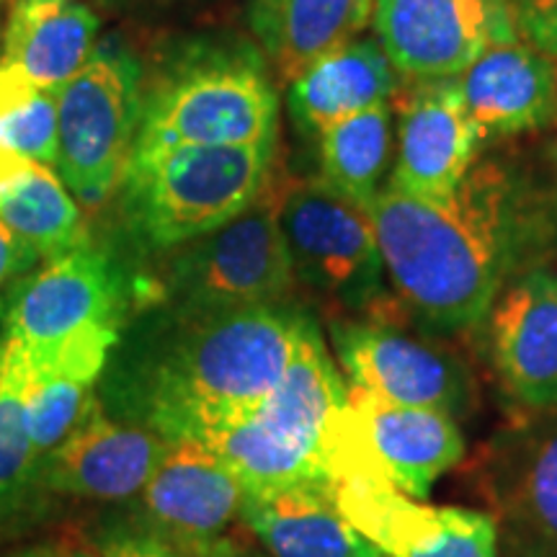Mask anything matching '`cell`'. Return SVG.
I'll return each mask as SVG.
<instances>
[{"label": "cell", "instance_id": "83f0119b", "mask_svg": "<svg viewBox=\"0 0 557 557\" xmlns=\"http://www.w3.org/2000/svg\"><path fill=\"white\" fill-rule=\"evenodd\" d=\"M519 39L557 60V0H511Z\"/></svg>", "mask_w": 557, "mask_h": 557}, {"label": "cell", "instance_id": "4dcf8cb0", "mask_svg": "<svg viewBox=\"0 0 557 557\" xmlns=\"http://www.w3.org/2000/svg\"><path fill=\"white\" fill-rule=\"evenodd\" d=\"M62 557H99V553H96V549L88 547V545H73V547L65 549V555H62Z\"/></svg>", "mask_w": 557, "mask_h": 557}, {"label": "cell", "instance_id": "7c38bea8", "mask_svg": "<svg viewBox=\"0 0 557 557\" xmlns=\"http://www.w3.org/2000/svg\"><path fill=\"white\" fill-rule=\"evenodd\" d=\"M380 47L413 83L455 81L493 47L519 39L511 0H374Z\"/></svg>", "mask_w": 557, "mask_h": 557}, {"label": "cell", "instance_id": "ffe728a7", "mask_svg": "<svg viewBox=\"0 0 557 557\" xmlns=\"http://www.w3.org/2000/svg\"><path fill=\"white\" fill-rule=\"evenodd\" d=\"M400 81L380 41L357 37L289 83L292 122L305 135H320L346 116L395 101Z\"/></svg>", "mask_w": 557, "mask_h": 557}, {"label": "cell", "instance_id": "603a6c76", "mask_svg": "<svg viewBox=\"0 0 557 557\" xmlns=\"http://www.w3.org/2000/svg\"><path fill=\"white\" fill-rule=\"evenodd\" d=\"M96 32L99 18L78 0H13L0 60L34 86L60 94L94 54Z\"/></svg>", "mask_w": 557, "mask_h": 557}, {"label": "cell", "instance_id": "4316f807", "mask_svg": "<svg viewBox=\"0 0 557 557\" xmlns=\"http://www.w3.org/2000/svg\"><path fill=\"white\" fill-rule=\"evenodd\" d=\"M0 150L54 165L58 94L34 86L0 60Z\"/></svg>", "mask_w": 557, "mask_h": 557}, {"label": "cell", "instance_id": "52a82bcc", "mask_svg": "<svg viewBox=\"0 0 557 557\" xmlns=\"http://www.w3.org/2000/svg\"><path fill=\"white\" fill-rule=\"evenodd\" d=\"M143 111V70L124 47H96L58 94V173L86 207L120 186Z\"/></svg>", "mask_w": 557, "mask_h": 557}, {"label": "cell", "instance_id": "d6986e66", "mask_svg": "<svg viewBox=\"0 0 557 557\" xmlns=\"http://www.w3.org/2000/svg\"><path fill=\"white\" fill-rule=\"evenodd\" d=\"M491 483L506 555L557 557V423L508 449Z\"/></svg>", "mask_w": 557, "mask_h": 557}, {"label": "cell", "instance_id": "f546056e", "mask_svg": "<svg viewBox=\"0 0 557 557\" xmlns=\"http://www.w3.org/2000/svg\"><path fill=\"white\" fill-rule=\"evenodd\" d=\"M39 261L41 259L37 250L21 238L18 233H13L9 225L0 222V287H9V284L18 282V278L29 274Z\"/></svg>", "mask_w": 557, "mask_h": 557}, {"label": "cell", "instance_id": "6da1fadb", "mask_svg": "<svg viewBox=\"0 0 557 557\" xmlns=\"http://www.w3.org/2000/svg\"><path fill=\"white\" fill-rule=\"evenodd\" d=\"M369 212L387 282L408 315L436 333L470 331L491 315L521 230V197L504 169L475 163L442 199L385 186Z\"/></svg>", "mask_w": 557, "mask_h": 557}, {"label": "cell", "instance_id": "30bf717a", "mask_svg": "<svg viewBox=\"0 0 557 557\" xmlns=\"http://www.w3.org/2000/svg\"><path fill=\"white\" fill-rule=\"evenodd\" d=\"M124 282L116 263L86 246L54 256L11 284L0 302L3 336L29 359L88 341H120Z\"/></svg>", "mask_w": 557, "mask_h": 557}, {"label": "cell", "instance_id": "d4e9b609", "mask_svg": "<svg viewBox=\"0 0 557 557\" xmlns=\"http://www.w3.org/2000/svg\"><path fill=\"white\" fill-rule=\"evenodd\" d=\"M395 158L393 107L346 116L318 135V178L354 205L372 209Z\"/></svg>", "mask_w": 557, "mask_h": 557}, {"label": "cell", "instance_id": "9a60e30c", "mask_svg": "<svg viewBox=\"0 0 557 557\" xmlns=\"http://www.w3.org/2000/svg\"><path fill=\"white\" fill-rule=\"evenodd\" d=\"M398 101L393 171L385 186L442 199L475 169L485 135L472 122L455 81L413 83Z\"/></svg>", "mask_w": 557, "mask_h": 557}, {"label": "cell", "instance_id": "7a4b0ae2", "mask_svg": "<svg viewBox=\"0 0 557 557\" xmlns=\"http://www.w3.org/2000/svg\"><path fill=\"white\" fill-rule=\"evenodd\" d=\"M310 320L287 302L184 318L135 393L148 429L165 442L201 438L253 410L284 377Z\"/></svg>", "mask_w": 557, "mask_h": 557}, {"label": "cell", "instance_id": "836d02e7", "mask_svg": "<svg viewBox=\"0 0 557 557\" xmlns=\"http://www.w3.org/2000/svg\"><path fill=\"white\" fill-rule=\"evenodd\" d=\"M5 3H13V0H0V16H3V5Z\"/></svg>", "mask_w": 557, "mask_h": 557}, {"label": "cell", "instance_id": "5b68a950", "mask_svg": "<svg viewBox=\"0 0 557 557\" xmlns=\"http://www.w3.org/2000/svg\"><path fill=\"white\" fill-rule=\"evenodd\" d=\"M278 96L263 54L238 47L186 60L143 99L129 156L186 145L276 143Z\"/></svg>", "mask_w": 557, "mask_h": 557}, {"label": "cell", "instance_id": "5bb4252c", "mask_svg": "<svg viewBox=\"0 0 557 557\" xmlns=\"http://www.w3.org/2000/svg\"><path fill=\"white\" fill-rule=\"evenodd\" d=\"M331 496L382 557H498V527L483 511L426 506L374 478L333 480Z\"/></svg>", "mask_w": 557, "mask_h": 557}, {"label": "cell", "instance_id": "277c9868", "mask_svg": "<svg viewBox=\"0 0 557 557\" xmlns=\"http://www.w3.org/2000/svg\"><path fill=\"white\" fill-rule=\"evenodd\" d=\"M276 143L186 145L129 156L122 207L137 238L178 248L235 220L271 184Z\"/></svg>", "mask_w": 557, "mask_h": 557}, {"label": "cell", "instance_id": "f1b7e54d", "mask_svg": "<svg viewBox=\"0 0 557 557\" xmlns=\"http://www.w3.org/2000/svg\"><path fill=\"white\" fill-rule=\"evenodd\" d=\"M101 557H184L145 527H114L99 537Z\"/></svg>", "mask_w": 557, "mask_h": 557}, {"label": "cell", "instance_id": "d6a6232c", "mask_svg": "<svg viewBox=\"0 0 557 557\" xmlns=\"http://www.w3.org/2000/svg\"><path fill=\"white\" fill-rule=\"evenodd\" d=\"M214 557H246V555H243V553H240V549H238V547H235V545H233V542H230V545H227L225 549H220V553H218V555H214Z\"/></svg>", "mask_w": 557, "mask_h": 557}, {"label": "cell", "instance_id": "ba28073f", "mask_svg": "<svg viewBox=\"0 0 557 557\" xmlns=\"http://www.w3.org/2000/svg\"><path fill=\"white\" fill-rule=\"evenodd\" d=\"M278 191L271 178L246 212L178 246L165 287L181 318L287 302L297 276L278 225Z\"/></svg>", "mask_w": 557, "mask_h": 557}, {"label": "cell", "instance_id": "1f68e13d", "mask_svg": "<svg viewBox=\"0 0 557 557\" xmlns=\"http://www.w3.org/2000/svg\"><path fill=\"white\" fill-rule=\"evenodd\" d=\"M13 557H58L52 547H32V549H24V553L13 555Z\"/></svg>", "mask_w": 557, "mask_h": 557}, {"label": "cell", "instance_id": "2e32d148", "mask_svg": "<svg viewBox=\"0 0 557 557\" xmlns=\"http://www.w3.org/2000/svg\"><path fill=\"white\" fill-rule=\"evenodd\" d=\"M491 346L506 393L529 410L557 413V271L534 269L500 292Z\"/></svg>", "mask_w": 557, "mask_h": 557}, {"label": "cell", "instance_id": "4fadbf2b", "mask_svg": "<svg viewBox=\"0 0 557 557\" xmlns=\"http://www.w3.org/2000/svg\"><path fill=\"white\" fill-rule=\"evenodd\" d=\"M246 491L199 438H171L139 498L143 527L184 557H214L243 513Z\"/></svg>", "mask_w": 557, "mask_h": 557}, {"label": "cell", "instance_id": "8fae6325", "mask_svg": "<svg viewBox=\"0 0 557 557\" xmlns=\"http://www.w3.org/2000/svg\"><path fill=\"white\" fill-rule=\"evenodd\" d=\"M398 299L372 315L333 318L331 344L348 385L382 400L468 416L478 387L470 367L429 333L408 331Z\"/></svg>", "mask_w": 557, "mask_h": 557}, {"label": "cell", "instance_id": "e0dca14e", "mask_svg": "<svg viewBox=\"0 0 557 557\" xmlns=\"http://www.w3.org/2000/svg\"><path fill=\"white\" fill-rule=\"evenodd\" d=\"M163 436L114 421L96 406L41 465L50 491L75 498L127 500L145 491L165 455Z\"/></svg>", "mask_w": 557, "mask_h": 557}, {"label": "cell", "instance_id": "3957f363", "mask_svg": "<svg viewBox=\"0 0 557 557\" xmlns=\"http://www.w3.org/2000/svg\"><path fill=\"white\" fill-rule=\"evenodd\" d=\"M344 408L346 382L310 320L274 393L199 442L227 465L246 496L331 487V438Z\"/></svg>", "mask_w": 557, "mask_h": 557}, {"label": "cell", "instance_id": "484cf974", "mask_svg": "<svg viewBox=\"0 0 557 557\" xmlns=\"http://www.w3.org/2000/svg\"><path fill=\"white\" fill-rule=\"evenodd\" d=\"M39 470L29 431V367L24 351L0 338V511Z\"/></svg>", "mask_w": 557, "mask_h": 557}, {"label": "cell", "instance_id": "8992f818", "mask_svg": "<svg viewBox=\"0 0 557 557\" xmlns=\"http://www.w3.org/2000/svg\"><path fill=\"white\" fill-rule=\"evenodd\" d=\"M278 225L297 282L333 318L372 315L393 302L372 212L320 178L287 181L278 191Z\"/></svg>", "mask_w": 557, "mask_h": 557}, {"label": "cell", "instance_id": "cb8c5ba5", "mask_svg": "<svg viewBox=\"0 0 557 557\" xmlns=\"http://www.w3.org/2000/svg\"><path fill=\"white\" fill-rule=\"evenodd\" d=\"M0 222L45 261L86 246L78 201L52 165L9 150H0Z\"/></svg>", "mask_w": 557, "mask_h": 557}, {"label": "cell", "instance_id": "7402d4cb", "mask_svg": "<svg viewBox=\"0 0 557 557\" xmlns=\"http://www.w3.org/2000/svg\"><path fill=\"white\" fill-rule=\"evenodd\" d=\"M240 519L271 557H382L338 511L331 487L302 485L246 496Z\"/></svg>", "mask_w": 557, "mask_h": 557}, {"label": "cell", "instance_id": "44dd1931", "mask_svg": "<svg viewBox=\"0 0 557 557\" xmlns=\"http://www.w3.org/2000/svg\"><path fill=\"white\" fill-rule=\"evenodd\" d=\"M374 0H250V32L263 60L292 83L312 62L372 24Z\"/></svg>", "mask_w": 557, "mask_h": 557}, {"label": "cell", "instance_id": "ac0fdd59", "mask_svg": "<svg viewBox=\"0 0 557 557\" xmlns=\"http://www.w3.org/2000/svg\"><path fill=\"white\" fill-rule=\"evenodd\" d=\"M455 83L485 137L521 135L557 120V60L524 39L487 50Z\"/></svg>", "mask_w": 557, "mask_h": 557}, {"label": "cell", "instance_id": "9c48e42d", "mask_svg": "<svg viewBox=\"0 0 557 557\" xmlns=\"http://www.w3.org/2000/svg\"><path fill=\"white\" fill-rule=\"evenodd\" d=\"M465 459L457 418L442 410L403 406L346 385V408L331 438V483L374 478L423 500L436 480Z\"/></svg>", "mask_w": 557, "mask_h": 557}]
</instances>
